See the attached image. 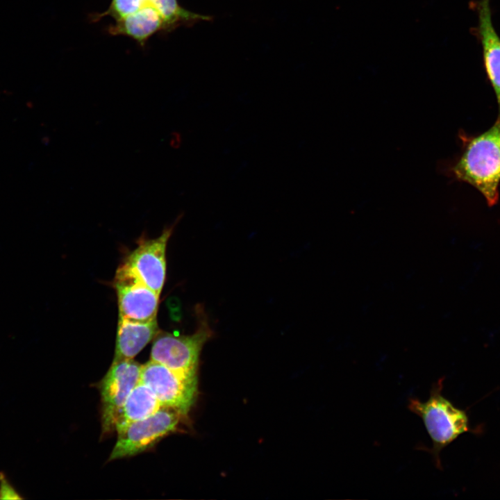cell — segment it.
<instances>
[{
    "label": "cell",
    "instance_id": "cell-1",
    "mask_svg": "<svg viewBox=\"0 0 500 500\" xmlns=\"http://www.w3.org/2000/svg\"><path fill=\"white\" fill-rule=\"evenodd\" d=\"M460 155L447 169L450 177L465 182L485 197L489 206L499 200L500 183V115L486 131L475 136L458 134Z\"/></svg>",
    "mask_w": 500,
    "mask_h": 500
},
{
    "label": "cell",
    "instance_id": "cell-2",
    "mask_svg": "<svg viewBox=\"0 0 500 500\" xmlns=\"http://www.w3.org/2000/svg\"><path fill=\"white\" fill-rule=\"evenodd\" d=\"M443 381L441 378L433 383L426 401L410 397L407 403L408 410L422 419L432 442L431 448L421 446L419 449L430 453L438 469H442V449L462 434L473 431L466 410L456 407L443 396Z\"/></svg>",
    "mask_w": 500,
    "mask_h": 500
},
{
    "label": "cell",
    "instance_id": "cell-3",
    "mask_svg": "<svg viewBox=\"0 0 500 500\" xmlns=\"http://www.w3.org/2000/svg\"><path fill=\"white\" fill-rule=\"evenodd\" d=\"M196 312L198 326L195 332L175 335L160 331L154 338L150 360L183 374L197 375L201 351L213 333L203 308L198 306Z\"/></svg>",
    "mask_w": 500,
    "mask_h": 500
},
{
    "label": "cell",
    "instance_id": "cell-4",
    "mask_svg": "<svg viewBox=\"0 0 500 500\" xmlns=\"http://www.w3.org/2000/svg\"><path fill=\"white\" fill-rule=\"evenodd\" d=\"M185 418L178 410L162 406L149 417L126 424L116 431L117 442L108 460L129 457L146 451L175 431Z\"/></svg>",
    "mask_w": 500,
    "mask_h": 500
},
{
    "label": "cell",
    "instance_id": "cell-5",
    "mask_svg": "<svg viewBox=\"0 0 500 500\" xmlns=\"http://www.w3.org/2000/svg\"><path fill=\"white\" fill-rule=\"evenodd\" d=\"M140 381L151 390L162 406L188 417L197 395V375L183 374L150 360L142 365Z\"/></svg>",
    "mask_w": 500,
    "mask_h": 500
},
{
    "label": "cell",
    "instance_id": "cell-6",
    "mask_svg": "<svg viewBox=\"0 0 500 500\" xmlns=\"http://www.w3.org/2000/svg\"><path fill=\"white\" fill-rule=\"evenodd\" d=\"M142 365L133 359L113 360L99 383L102 433L115 430V423L128 396L140 380Z\"/></svg>",
    "mask_w": 500,
    "mask_h": 500
},
{
    "label": "cell",
    "instance_id": "cell-7",
    "mask_svg": "<svg viewBox=\"0 0 500 500\" xmlns=\"http://www.w3.org/2000/svg\"><path fill=\"white\" fill-rule=\"evenodd\" d=\"M119 307V317L137 322L156 318L159 296L123 264L113 282Z\"/></svg>",
    "mask_w": 500,
    "mask_h": 500
},
{
    "label": "cell",
    "instance_id": "cell-8",
    "mask_svg": "<svg viewBox=\"0 0 500 500\" xmlns=\"http://www.w3.org/2000/svg\"><path fill=\"white\" fill-rule=\"evenodd\" d=\"M174 225L156 238L144 240L125 258L123 265L158 294L166 276V248Z\"/></svg>",
    "mask_w": 500,
    "mask_h": 500
},
{
    "label": "cell",
    "instance_id": "cell-9",
    "mask_svg": "<svg viewBox=\"0 0 500 500\" xmlns=\"http://www.w3.org/2000/svg\"><path fill=\"white\" fill-rule=\"evenodd\" d=\"M477 11V34L482 46L484 67L494 90L500 115V37L492 24L490 0H480Z\"/></svg>",
    "mask_w": 500,
    "mask_h": 500
},
{
    "label": "cell",
    "instance_id": "cell-10",
    "mask_svg": "<svg viewBox=\"0 0 500 500\" xmlns=\"http://www.w3.org/2000/svg\"><path fill=\"white\" fill-rule=\"evenodd\" d=\"M160 331L156 318L137 322L119 317L113 360L133 359Z\"/></svg>",
    "mask_w": 500,
    "mask_h": 500
},
{
    "label": "cell",
    "instance_id": "cell-11",
    "mask_svg": "<svg viewBox=\"0 0 500 500\" xmlns=\"http://www.w3.org/2000/svg\"><path fill=\"white\" fill-rule=\"evenodd\" d=\"M161 31H165L164 21L158 10L150 4L117 19L108 28L110 34L128 36L142 46L150 37Z\"/></svg>",
    "mask_w": 500,
    "mask_h": 500
},
{
    "label": "cell",
    "instance_id": "cell-12",
    "mask_svg": "<svg viewBox=\"0 0 500 500\" xmlns=\"http://www.w3.org/2000/svg\"><path fill=\"white\" fill-rule=\"evenodd\" d=\"M162 407L151 390L140 381L132 390L120 410L115 423L117 431L126 424L144 419Z\"/></svg>",
    "mask_w": 500,
    "mask_h": 500
},
{
    "label": "cell",
    "instance_id": "cell-13",
    "mask_svg": "<svg viewBox=\"0 0 500 500\" xmlns=\"http://www.w3.org/2000/svg\"><path fill=\"white\" fill-rule=\"evenodd\" d=\"M161 15L165 26V31L172 30L184 22H192L199 19H207L206 16L199 15L183 8L177 0H149Z\"/></svg>",
    "mask_w": 500,
    "mask_h": 500
},
{
    "label": "cell",
    "instance_id": "cell-14",
    "mask_svg": "<svg viewBox=\"0 0 500 500\" xmlns=\"http://www.w3.org/2000/svg\"><path fill=\"white\" fill-rule=\"evenodd\" d=\"M149 4V0H112L108 8L96 17L100 19L110 16L117 20L134 13Z\"/></svg>",
    "mask_w": 500,
    "mask_h": 500
},
{
    "label": "cell",
    "instance_id": "cell-15",
    "mask_svg": "<svg viewBox=\"0 0 500 500\" xmlns=\"http://www.w3.org/2000/svg\"><path fill=\"white\" fill-rule=\"evenodd\" d=\"M24 499V497L11 483L6 474L3 471H0V499Z\"/></svg>",
    "mask_w": 500,
    "mask_h": 500
}]
</instances>
